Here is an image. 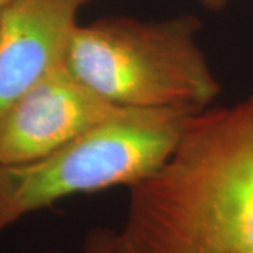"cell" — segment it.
I'll return each instance as SVG.
<instances>
[{
	"instance_id": "52a82bcc",
	"label": "cell",
	"mask_w": 253,
	"mask_h": 253,
	"mask_svg": "<svg viewBox=\"0 0 253 253\" xmlns=\"http://www.w3.org/2000/svg\"><path fill=\"white\" fill-rule=\"evenodd\" d=\"M232 0H200V3L207 7L208 10H212V11H219L224 7H226Z\"/></svg>"
},
{
	"instance_id": "8992f818",
	"label": "cell",
	"mask_w": 253,
	"mask_h": 253,
	"mask_svg": "<svg viewBox=\"0 0 253 253\" xmlns=\"http://www.w3.org/2000/svg\"><path fill=\"white\" fill-rule=\"evenodd\" d=\"M116 231L109 228H94L87 234L84 244L78 253H113ZM58 253V252H46Z\"/></svg>"
},
{
	"instance_id": "ba28073f",
	"label": "cell",
	"mask_w": 253,
	"mask_h": 253,
	"mask_svg": "<svg viewBox=\"0 0 253 253\" xmlns=\"http://www.w3.org/2000/svg\"><path fill=\"white\" fill-rule=\"evenodd\" d=\"M11 1H13V0H0V13H1V11H3L4 9H6V7L9 6Z\"/></svg>"
},
{
	"instance_id": "5b68a950",
	"label": "cell",
	"mask_w": 253,
	"mask_h": 253,
	"mask_svg": "<svg viewBox=\"0 0 253 253\" xmlns=\"http://www.w3.org/2000/svg\"><path fill=\"white\" fill-rule=\"evenodd\" d=\"M91 0H13L0 13V114L65 63L81 9Z\"/></svg>"
},
{
	"instance_id": "3957f363",
	"label": "cell",
	"mask_w": 253,
	"mask_h": 253,
	"mask_svg": "<svg viewBox=\"0 0 253 253\" xmlns=\"http://www.w3.org/2000/svg\"><path fill=\"white\" fill-rule=\"evenodd\" d=\"M191 113L124 109L42 158L0 165V234L61 200L131 187L151 176L172 154Z\"/></svg>"
},
{
	"instance_id": "6da1fadb",
	"label": "cell",
	"mask_w": 253,
	"mask_h": 253,
	"mask_svg": "<svg viewBox=\"0 0 253 253\" xmlns=\"http://www.w3.org/2000/svg\"><path fill=\"white\" fill-rule=\"evenodd\" d=\"M128 193L113 253H253V93L189 114L166 162Z\"/></svg>"
},
{
	"instance_id": "7a4b0ae2",
	"label": "cell",
	"mask_w": 253,
	"mask_h": 253,
	"mask_svg": "<svg viewBox=\"0 0 253 253\" xmlns=\"http://www.w3.org/2000/svg\"><path fill=\"white\" fill-rule=\"evenodd\" d=\"M200 28L190 14L162 21L101 18L76 27L65 65L120 107L199 111L221 91L197 44Z\"/></svg>"
},
{
	"instance_id": "277c9868",
	"label": "cell",
	"mask_w": 253,
	"mask_h": 253,
	"mask_svg": "<svg viewBox=\"0 0 253 253\" xmlns=\"http://www.w3.org/2000/svg\"><path fill=\"white\" fill-rule=\"evenodd\" d=\"M124 109L103 99L62 63L0 114V165L42 158Z\"/></svg>"
}]
</instances>
